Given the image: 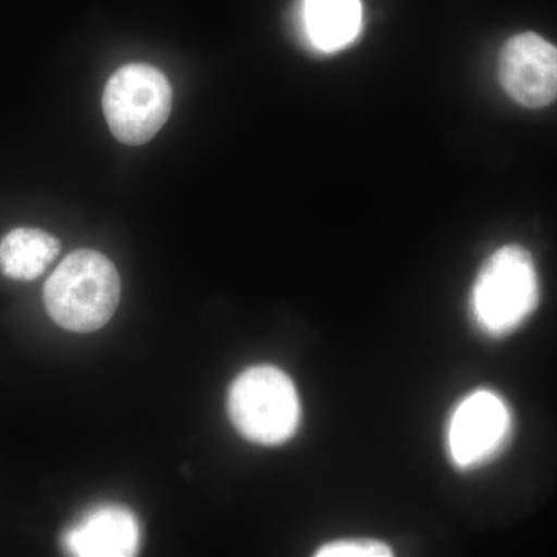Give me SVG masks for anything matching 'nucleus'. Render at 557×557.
<instances>
[{
	"label": "nucleus",
	"mask_w": 557,
	"mask_h": 557,
	"mask_svg": "<svg viewBox=\"0 0 557 557\" xmlns=\"http://www.w3.org/2000/svg\"><path fill=\"white\" fill-rule=\"evenodd\" d=\"M141 530L137 516L116 504L90 508L65 530L62 545L78 557H131L138 553Z\"/></svg>",
	"instance_id": "obj_7"
},
{
	"label": "nucleus",
	"mask_w": 557,
	"mask_h": 557,
	"mask_svg": "<svg viewBox=\"0 0 557 557\" xmlns=\"http://www.w3.org/2000/svg\"><path fill=\"white\" fill-rule=\"evenodd\" d=\"M498 79L520 106L541 109L557 98V49L536 33H522L505 44Z\"/></svg>",
	"instance_id": "obj_6"
},
{
	"label": "nucleus",
	"mask_w": 557,
	"mask_h": 557,
	"mask_svg": "<svg viewBox=\"0 0 557 557\" xmlns=\"http://www.w3.org/2000/svg\"><path fill=\"white\" fill-rule=\"evenodd\" d=\"M512 435V412L497 392L478 388L460 399L446 428L450 463L472 471L491 463L507 448Z\"/></svg>",
	"instance_id": "obj_5"
},
{
	"label": "nucleus",
	"mask_w": 557,
	"mask_h": 557,
	"mask_svg": "<svg viewBox=\"0 0 557 557\" xmlns=\"http://www.w3.org/2000/svg\"><path fill=\"white\" fill-rule=\"evenodd\" d=\"M60 251V240L47 231L16 228L0 240V271L13 281H35Z\"/></svg>",
	"instance_id": "obj_9"
},
{
	"label": "nucleus",
	"mask_w": 557,
	"mask_h": 557,
	"mask_svg": "<svg viewBox=\"0 0 557 557\" xmlns=\"http://www.w3.org/2000/svg\"><path fill=\"white\" fill-rule=\"evenodd\" d=\"M172 109V87L159 69L127 64L116 70L102 94L110 131L124 145L139 146L156 137Z\"/></svg>",
	"instance_id": "obj_4"
},
{
	"label": "nucleus",
	"mask_w": 557,
	"mask_h": 557,
	"mask_svg": "<svg viewBox=\"0 0 557 557\" xmlns=\"http://www.w3.org/2000/svg\"><path fill=\"white\" fill-rule=\"evenodd\" d=\"M228 413L242 437L263 446L282 445L298 432V391L281 369L255 366L231 384Z\"/></svg>",
	"instance_id": "obj_3"
},
{
	"label": "nucleus",
	"mask_w": 557,
	"mask_h": 557,
	"mask_svg": "<svg viewBox=\"0 0 557 557\" xmlns=\"http://www.w3.org/2000/svg\"><path fill=\"white\" fill-rule=\"evenodd\" d=\"M298 24L314 50L333 53L358 38L362 25L359 0H300Z\"/></svg>",
	"instance_id": "obj_8"
},
{
	"label": "nucleus",
	"mask_w": 557,
	"mask_h": 557,
	"mask_svg": "<svg viewBox=\"0 0 557 557\" xmlns=\"http://www.w3.org/2000/svg\"><path fill=\"white\" fill-rule=\"evenodd\" d=\"M539 276L530 252L519 245L497 249L472 285L471 318L490 338L511 335L539 306Z\"/></svg>",
	"instance_id": "obj_2"
},
{
	"label": "nucleus",
	"mask_w": 557,
	"mask_h": 557,
	"mask_svg": "<svg viewBox=\"0 0 557 557\" xmlns=\"http://www.w3.org/2000/svg\"><path fill=\"white\" fill-rule=\"evenodd\" d=\"M318 557H391L394 552L376 539H346L329 542L314 553Z\"/></svg>",
	"instance_id": "obj_10"
},
{
	"label": "nucleus",
	"mask_w": 557,
	"mask_h": 557,
	"mask_svg": "<svg viewBox=\"0 0 557 557\" xmlns=\"http://www.w3.org/2000/svg\"><path fill=\"white\" fill-rule=\"evenodd\" d=\"M121 281L115 265L101 252H70L44 285V302L60 327L89 333L104 327L119 309Z\"/></svg>",
	"instance_id": "obj_1"
}]
</instances>
